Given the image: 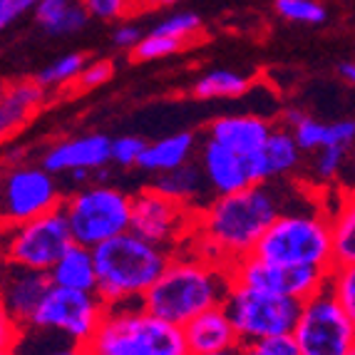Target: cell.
I'll return each instance as SVG.
<instances>
[{
	"label": "cell",
	"mask_w": 355,
	"mask_h": 355,
	"mask_svg": "<svg viewBox=\"0 0 355 355\" xmlns=\"http://www.w3.org/2000/svg\"><path fill=\"white\" fill-rule=\"evenodd\" d=\"M301 179L251 184L234 194L209 199L194 214V231L189 249L207 259L231 266L243 256L254 254L256 243L268 226L303 194Z\"/></svg>",
	"instance_id": "6da1fadb"
},
{
	"label": "cell",
	"mask_w": 355,
	"mask_h": 355,
	"mask_svg": "<svg viewBox=\"0 0 355 355\" xmlns=\"http://www.w3.org/2000/svg\"><path fill=\"white\" fill-rule=\"evenodd\" d=\"M231 284L229 266L184 246L172 254L164 273L147 291L139 306L182 328L209 308L224 306Z\"/></svg>",
	"instance_id": "7a4b0ae2"
},
{
	"label": "cell",
	"mask_w": 355,
	"mask_h": 355,
	"mask_svg": "<svg viewBox=\"0 0 355 355\" xmlns=\"http://www.w3.org/2000/svg\"><path fill=\"white\" fill-rule=\"evenodd\" d=\"M306 191V189H303ZM259 259L288 266H336L333 256L331 202L326 194L308 189L303 199H296L256 243Z\"/></svg>",
	"instance_id": "3957f363"
},
{
	"label": "cell",
	"mask_w": 355,
	"mask_h": 355,
	"mask_svg": "<svg viewBox=\"0 0 355 355\" xmlns=\"http://www.w3.org/2000/svg\"><path fill=\"white\" fill-rule=\"evenodd\" d=\"M92 254L97 268V296L107 306L142 303L172 259L169 249L147 241L132 229L95 246Z\"/></svg>",
	"instance_id": "277c9868"
},
{
	"label": "cell",
	"mask_w": 355,
	"mask_h": 355,
	"mask_svg": "<svg viewBox=\"0 0 355 355\" xmlns=\"http://www.w3.org/2000/svg\"><path fill=\"white\" fill-rule=\"evenodd\" d=\"M85 350L87 355H189L182 328L152 315L139 303L107 306Z\"/></svg>",
	"instance_id": "5b68a950"
},
{
	"label": "cell",
	"mask_w": 355,
	"mask_h": 355,
	"mask_svg": "<svg viewBox=\"0 0 355 355\" xmlns=\"http://www.w3.org/2000/svg\"><path fill=\"white\" fill-rule=\"evenodd\" d=\"M135 194L107 182H89L70 189L60 204L70 226L72 241L95 249L132 229Z\"/></svg>",
	"instance_id": "8992f818"
},
{
	"label": "cell",
	"mask_w": 355,
	"mask_h": 355,
	"mask_svg": "<svg viewBox=\"0 0 355 355\" xmlns=\"http://www.w3.org/2000/svg\"><path fill=\"white\" fill-rule=\"evenodd\" d=\"M67 189L37 162H18L0 172V231L60 209Z\"/></svg>",
	"instance_id": "52a82bcc"
},
{
	"label": "cell",
	"mask_w": 355,
	"mask_h": 355,
	"mask_svg": "<svg viewBox=\"0 0 355 355\" xmlns=\"http://www.w3.org/2000/svg\"><path fill=\"white\" fill-rule=\"evenodd\" d=\"M224 308L236 328L239 340L254 343V340H266V338L291 336L301 313V301L231 284Z\"/></svg>",
	"instance_id": "ba28073f"
},
{
	"label": "cell",
	"mask_w": 355,
	"mask_h": 355,
	"mask_svg": "<svg viewBox=\"0 0 355 355\" xmlns=\"http://www.w3.org/2000/svg\"><path fill=\"white\" fill-rule=\"evenodd\" d=\"M291 336L298 355H350L355 350V323L328 286L301 301Z\"/></svg>",
	"instance_id": "9c48e42d"
},
{
	"label": "cell",
	"mask_w": 355,
	"mask_h": 355,
	"mask_svg": "<svg viewBox=\"0 0 355 355\" xmlns=\"http://www.w3.org/2000/svg\"><path fill=\"white\" fill-rule=\"evenodd\" d=\"M70 243L72 234L62 209H55V211L42 214L37 219L23 221L18 226L0 231L3 259L20 263V266L35 268V271H50Z\"/></svg>",
	"instance_id": "30bf717a"
},
{
	"label": "cell",
	"mask_w": 355,
	"mask_h": 355,
	"mask_svg": "<svg viewBox=\"0 0 355 355\" xmlns=\"http://www.w3.org/2000/svg\"><path fill=\"white\" fill-rule=\"evenodd\" d=\"M107 313V303L97 296V291H77L50 286L48 296L42 298L37 313L33 315V331H48L65 336L75 343H87L100 328Z\"/></svg>",
	"instance_id": "8fae6325"
},
{
	"label": "cell",
	"mask_w": 355,
	"mask_h": 355,
	"mask_svg": "<svg viewBox=\"0 0 355 355\" xmlns=\"http://www.w3.org/2000/svg\"><path fill=\"white\" fill-rule=\"evenodd\" d=\"M194 214L189 207L159 194L154 187H144L135 194L132 204V231L174 254L189 243Z\"/></svg>",
	"instance_id": "7c38bea8"
},
{
	"label": "cell",
	"mask_w": 355,
	"mask_h": 355,
	"mask_svg": "<svg viewBox=\"0 0 355 355\" xmlns=\"http://www.w3.org/2000/svg\"><path fill=\"white\" fill-rule=\"evenodd\" d=\"M229 273L231 281L239 286L268 291V293H279V296H291L298 298V301H306L308 296H313L315 291L326 288L328 276H331L328 268L273 263V261L259 259L256 254L243 256L236 263H231Z\"/></svg>",
	"instance_id": "4fadbf2b"
},
{
	"label": "cell",
	"mask_w": 355,
	"mask_h": 355,
	"mask_svg": "<svg viewBox=\"0 0 355 355\" xmlns=\"http://www.w3.org/2000/svg\"><path fill=\"white\" fill-rule=\"evenodd\" d=\"M110 152H112V137L89 132L50 144L40 154V164L55 177H67L72 184L70 189H77L107 177V169L112 166Z\"/></svg>",
	"instance_id": "5bb4252c"
},
{
	"label": "cell",
	"mask_w": 355,
	"mask_h": 355,
	"mask_svg": "<svg viewBox=\"0 0 355 355\" xmlns=\"http://www.w3.org/2000/svg\"><path fill=\"white\" fill-rule=\"evenodd\" d=\"M50 286L53 281H50L48 271H35V268L20 266V263L6 259L0 263V306L6 308V313L23 331L37 313Z\"/></svg>",
	"instance_id": "9a60e30c"
},
{
	"label": "cell",
	"mask_w": 355,
	"mask_h": 355,
	"mask_svg": "<svg viewBox=\"0 0 355 355\" xmlns=\"http://www.w3.org/2000/svg\"><path fill=\"white\" fill-rule=\"evenodd\" d=\"M303 164H306V152L296 142L293 132L284 125L273 127L263 147L249 157V169L254 184L296 179L301 177Z\"/></svg>",
	"instance_id": "2e32d148"
},
{
	"label": "cell",
	"mask_w": 355,
	"mask_h": 355,
	"mask_svg": "<svg viewBox=\"0 0 355 355\" xmlns=\"http://www.w3.org/2000/svg\"><path fill=\"white\" fill-rule=\"evenodd\" d=\"M196 164L202 169L211 199L234 194V191H241L254 184L249 169V157H243V154L234 152V149L224 147V144L214 142L209 137H204L202 142H199Z\"/></svg>",
	"instance_id": "e0dca14e"
},
{
	"label": "cell",
	"mask_w": 355,
	"mask_h": 355,
	"mask_svg": "<svg viewBox=\"0 0 355 355\" xmlns=\"http://www.w3.org/2000/svg\"><path fill=\"white\" fill-rule=\"evenodd\" d=\"M271 130L273 125L261 114H224L209 122L207 137L243 157H251L263 147Z\"/></svg>",
	"instance_id": "ac0fdd59"
},
{
	"label": "cell",
	"mask_w": 355,
	"mask_h": 355,
	"mask_svg": "<svg viewBox=\"0 0 355 355\" xmlns=\"http://www.w3.org/2000/svg\"><path fill=\"white\" fill-rule=\"evenodd\" d=\"M182 331L189 355L216 353V350L241 345V340L236 336V328L231 323L224 306H214L209 311H204V313H199L187 326H182Z\"/></svg>",
	"instance_id": "d6986e66"
},
{
	"label": "cell",
	"mask_w": 355,
	"mask_h": 355,
	"mask_svg": "<svg viewBox=\"0 0 355 355\" xmlns=\"http://www.w3.org/2000/svg\"><path fill=\"white\" fill-rule=\"evenodd\" d=\"M48 97V89L37 80H18L6 83L0 95V139L10 137L37 112Z\"/></svg>",
	"instance_id": "ffe728a7"
},
{
	"label": "cell",
	"mask_w": 355,
	"mask_h": 355,
	"mask_svg": "<svg viewBox=\"0 0 355 355\" xmlns=\"http://www.w3.org/2000/svg\"><path fill=\"white\" fill-rule=\"evenodd\" d=\"M199 142L202 139L194 132H187V130L166 135L162 139H154V142H147L137 169L154 174V177L172 172V169L187 164V162H194L196 152H199Z\"/></svg>",
	"instance_id": "44dd1931"
},
{
	"label": "cell",
	"mask_w": 355,
	"mask_h": 355,
	"mask_svg": "<svg viewBox=\"0 0 355 355\" xmlns=\"http://www.w3.org/2000/svg\"><path fill=\"white\" fill-rule=\"evenodd\" d=\"M152 187L159 194L169 196V199L184 204V207H189L191 211H199L211 199V194L207 189V182H204V174L196 162H187V164L172 169V172L157 174Z\"/></svg>",
	"instance_id": "7402d4cb"
},
{
	"label": "cell",
	"mask_w": 355,
	"mask_h": 355,
	"mask_svg": "<svg viewBox=\"0 0 355 355\" xmlns=\"http://www.w3.org/2000/svg\"><path fill=\"white\" fill-rule=\"evenodd\" d=\"M53 286L77 291H97V268L95 254L89 246L72 241L67 251L55 261V266L48 271Z\"/></svg>",
	"instance_id": "603a6c76"
},
{
	"label": "cell",
	"mask_w": 355,
	"mask_h": 355,
	"mask_svg": "<svg viewBox=\"0 0 355 355\" xmlns=\"http://www.w3.org/2000/svg\"><path fill=\"white\" fill-rule=\"evenodd\" d=\"M333 224V256L338 263H355V189L328 196Z\"/></svg>",
	"instance_id": "cb8c5ba5"
},
{
	"label": "cell",
	"mask_w": 355,
	"mask_h": 355,
	"mask_svg": "<svg viewBox=\"0 0 355 355\" xmlns=\"http://www.w3.org/2000/svg\"><path fill=\"white\" fill-rule=\"evenodd\" d=\"M85 6H75L72 0H37L35 20L48 35H72L87 23Z\"/></svg>",
	"instance_id": "d4e9b609"
},
{
	"label": "cell",
	"mask_w": 355,
	"mask_h": 355,
	"mask_svg": "<svg viewBox=\"0 0 355 355\" xmlns=\"http://www.w3.org/2000/svg\"><path fill=\"white\" fill-rule=\"evenodd\" d=\"M251 77L234 70H209L191 87L196 100H236L251 89Z\"/></svg>",
	"instance_id": "484cf974"
},
{
	"label": "cell",
	"mask_w": 355,
	"mask_h": 355,
	"mask_svg": "<svg viewBox=\"0 0 355 355\" xmlns=\"http://www.w3.org/2000/svg\"><path fill=\"white\" fill-rule=\"evenodd\" d=\"M12 355H87V350L83 343H75L58 333L25 328L12 348Z\"/></svg>",
	"instance_id": "4316f807"
},
{
	"label": "cell",
	"mask_w": 355,
	"mask_h": 355,
	"mask_svg": "<svg viewBox=\"0 0 355 355\" xmlns=\"http://www.w3.org/2000/svg\"><path fill=\"white\" fill-rule=\"evenodd\" d=\"M85 65H87V58L83 53L62 55L55 62H50L45 70L37 72L35 80L45 89H58V87H65V85H75V80L85 70Z\"/></svg>",
	"instance_id": "83f0119b"
},
{
	"label": "cell",
	"mask_w": 355,
	"mask_h": 355,
	"mask_svg": "<svg viewBox=\"0 0 355 355\" xmlns=\"http://www.w3.org/2000/svg\"><path fill=\"white\" fill-rule=\"evenodd\" d=\"M276 12L298 25H323L328 18V10L320 0H276Z\"/></svg>",
	"instance_id": "f1b7e54d"
},
{
	"label": "cell",
	"mask_w": 355,
	"mask_h": 355,
	"mask_svg": "<svg viewBox=\"0 0 355 355\" xmlns=\"http://www.w3.org/2000/svg\"><path fill=\"white\" fill-rule=\"evenodd\" d=\"M328 288L336 293L340 306L345 308V313L355 323V263H338L331 268L328 276Z\"/></svg>",
	"instance_id": "f546056e"
},
{
	"label": "cell",
	"mask_w": 355,
	"mask_h": 355,
	"mask_svg": "<svg viewBox=\"0 0 355 355\" xmlns=\"http://www.w3.org/2000/svg\"><path fill=\"white\" fill-rule=\"evenodd\" d=\"M187 45H189V42L179 40V37L149 33V35H144L142 42L132 50V58L139 60V62H149V60H159V58H166V55L179 53V50H184Z\"/></svg>",
	"instance_id": "4dcf8cb0"
},
{
	"label": "cell",
	"mask_w": 355,
	"mask_h": 355,
	"mask_svg": "<svg viewBox=\"0 0 355 355\" xmlns=\"http://www.w3.org/2000/svg\"><path fill=\"white\" fill-rule=\"evenodd\" d=\"M144 147H147V139L137 135H122L112 137V152H110V162L112 166L119 169H132V166H139Z\"/></svg>",
	"instance_id": "1f68e13d"
},
{
	"label": "cell",
	"mask_w": 355,
	"mask_h": 355,
	"mask_svg": "<svg viewBox=\"0 0 355 355\" xmlns=\"http://www.w3.org/2000/svg\"><path fill=\"white\" fill-rule=\"evenodd\" d=\"M152 33L179 37V40L191 45V42L196 40V35L202 33V18H199L196 12H177V15H169V18L162 20Z\"/></svg>",
	"instance_id": "d6a6232c"
},
{
	"label": "cell",
	"mask_w": 355,
	"mask_h": 355,
	"mask_svg": "<svg viewBox=\"0 0 355 355\" xmlns=\"http://www.w3.org/2000/svg\"><path fill=\"white\" fill-rule=\"evenodd\" d=\"M83 6L89 18H100V20L127 18V15H135L139 10V6H137L135 0H83Z\"/></svg>",
	"instance_id": "836d02e7"
},
{
	"label": "cell",
	"mask_w": 355,
	"mask_h": 355,
	"mask_svg": "<svg viewBox=\"0 0 355 355\" xmlns=\"http://www.w3.org/2000/svg\"><path fill=\"white\" fill-rule=\"evenodd\" d=\"M241 355H298L293 336L266 338L254 343H241Z\"/></svg>",
	"instance_id": "e575fe53"
},
{
	"label": "cell",
	"mask_w": 355,
	"mask_h": 355,
	"mask_svg": "<svg viewBox=\"0 0 355 355\" xmlns=\"http://www.w3.org/2000/svg\"><path fill=\"white\" fill-rule=\"evenodd\" d=\"M112 75H114L112 60H92V62L85 65V70L80 72V77L75 80V87L80 89V92H85V89H95V87H100V85L110 83Z\"/></svg>",
	"instance_id": "d590c367"
},
{
	"label": "cell",
	"mask_w": 355,
	"mask_h": 355,
	"mask_svg": "<svg viewBox=\"0 0 355 355\" xmlns=\"http://www.w3.org/2000/svg\"><path fill=\"white\" fill-rule=\"evenodd\" d=\"M37 0H0V33L10 28L20 15L35 10Z\"/></svg>",
	"instance_id": "8d00e7d4"
},
{
	"label": "cell",
	"mask_w": 355,
	"mask_h": 355,
	"mask_svg": "<svg viewBox=\"0 0 355 355\" xmlns=\"http://www.w3.org/2000/svg\"><path fill=\"white\" fill-rule=\"evenodd\" d=\"M20 333H23V328H20L18 323L6 313V308L0 306V355L12 353V348H15V343H18Z\"/></svg>",
	"instance_id": "74e56055"
},
{
	"label": "cell",
	"mask_w": 355,
	"mask_h": 355,
	"mask_svg": "<svg viewBox=\"0 0 355 355\" xmlns=\"http://www.w3.org/2000/svg\"><path fill=\"white\" fill-rule=\"evenodd\" d=\"M142 30L137 28V25H130V23H125V25H119L117 30L112 33V42H114V48H119V50H135L139 42H142Z\"/></svg>",
	"instance_id": "f35d334b"
},
{
	"label": "cell",
	"mask_w": 355,
	"mask_h": 355,
	"mask_svg": "<svg viewBox=\"0 0 355 355\" xmlns=\"http://www.w3.org/2000/svg\"><path fill=\"white\" fill-rule=\"evenodd\" d=\"M338 75L343 77L348 85H353L355 87V62H343V65L338 67Z\"/></svg>",
	"instance_id": "ab89813d"
},
{
	"label": "cell",
	"mask_w": 355,
	"mask_h": 355,
	"mask_svg": "<svg viewBox=\"0 0 355 355\" xmlns=\"http://www.w3.org/2000/svg\"><path fill=\"white\" fill-rule=\"evenodd\" d=\"M202 355H241V345H236V348H226V350H216V353H202Z\"/></svg>",
	"instance_id": "60d3db41"
},
{
	"label": "cell",
	"mask_w": 355,
	"mask_h": 355,
	"mask_svg": "<svg viewBox=\"0 0 355 355\" xmlns=\"http://www.w3.org/2000/svg\"><path fill=\"white\" fill-rule=\"evenodd\" d=\"M174 3H179V0H149V6H174Z\"/></svg>",
	"instance_id": "b9f144b4"
},
{
	"label": "cell",
	"mask_w": 355,
	"mask_h": 355,
	"mask_svg": "<svg viewBox=\"0 0 355 355\" xmlns=\"http://www.w3.org/2000/svg\"><path fill=\"white\" fill-rule=\"evenodd\" d=\"M0 263H3V249H0Z\"/></svg>",
	"instance_id": "7bdbcfd3"
},
{
	"label": "cell",
	"mask_w": 355,
	"mask_h": 355,
	"mask_svg": "<svg viewBox=\"0 0 355 355\" xmlns=\"http://www.w3.org/2000/svg\"><path fill=\"white\" fill-rule=\"evenodd\" d=\"M3 355H12V353H3Z\"/></svg>",
	"instance_id": "ee69618b"
},
{
	"label": "cell",
	"mask_w": 355,
	"mask_h": 355,
	"mask_svg": "<svg viewBox=\"0 0 355 355\" xmlns=\"http://www.w3.org/2000/svg\"><path fill=\"white\" fill-rule=\"evenodd\" d=\"M350 355H355V350H353V353H350Z\"/></svg>",
	"instance_id": "f6af8a7d"
}]
</instances>
